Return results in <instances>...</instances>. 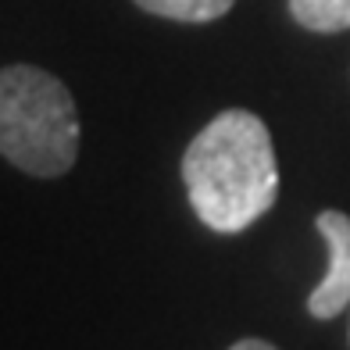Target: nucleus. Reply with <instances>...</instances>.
Instances as JSON below:
<instances>
[{"label":"nucleus","mask_w":350,"mask_h":350,"mask_svg":"<svg viewBox=\"0 0 350 350\" xmlns=\"http://www.w3.org/2000/svg\"><path fill=\"white\" fill-rule=\"evenodd\" d=\"M133 4L147 14H157V18L200 25V22H215L221 14H229L236 0H133Z\"/></svg>","instance_id":"nucleus-4"},{"label":"nucleus","mask_w":350,"mask_h":350,"mask_svg":"<svg viewBox=\"0 0 350 350\" xmlns=\"http://www.w3.org/2000/svg\"><path fill=\"white\" fill-rule=\"evenodd\" d=\"M229 350H279V347L268 340H258V336H247V340H236Z\"/></svg>","instance_id":"nucleus-6"},{"label":"nucleus","mask_w":350,"mask_h":350,"mask_svg":"<svg viewBox=\"0 0 350 350\" xmlns=\"http://www.w3.org/2000/svg\"><path fill=\"white\" fill-rule=\"evenodd\" d=\"M314 226L329 247V268L308 297V311L318 322H329L350 308V215L325 208L318 211Z\"/></svg>","instance_id":"nucleus-3"},{"label":"nucleus","mask_w":350,"mask_h":350,"mask_svg":"<svg viewBox=\"0 0 350 350\" xmlns=\"http://www.w3.org/2000/svg\"><path fill=\"white\" fill-rule=\"evenodd\" d=\"M290 14L308 33H347L350 0H290Z\"/></svg>","instance_id":"nucleus-5"},{"label":"nucleus","mask_w":350,"mask_h":350,"mask_svg":"<svg viewBox=\"0 0 350 350\" xmlns=\"http://www.w3.org/2000/svg\"><path fill=\"white\" fill-rule=\"evenodd\" d=\"M79 107L57 75L36 65L0 68V157L25 175L57 179L79 157Z\"/></svg>","instance_id":"nucleus-2"},{"label":"nucleus","mask_w":350,"mask_h":350,"mask_svg":"<svg viewBox=\"0 0 350 350\" xmlns=\"http://www.w3.org/2000/svg\"><path fill=\"white\" fill-rule=\"evenodd\" d=\"M179 168L193 215L221 236L250 229L279 197L272 133L247 107L215 115L189 139Z\"/></svg>","instance_id":"nucleus-1"}]
</instances>
